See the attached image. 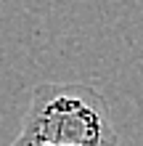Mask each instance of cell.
<instances>
[{"label": "cell", "mask_w": 143, "mask_h": 146, "mask_svg": "<svg viewBox=\"0 0 143 146\" xmlns=\"http://www.w3.org/2000/svg\"><path fill=\"white\" fill-rule=\"evenodd\" d=\"M11 146H19V143H11Z\"/></svg>", "instance_id": "7a4b0ae2"}, {"label": "cell", "mask_w": 143, "mask_h": 146, "mask_svg": "<svg viewBox=\"0 0 143 146\" xmlns=\"http://www.w3.org/2000/svg\"><path fill=\"white\" fill-rule=\"evenodd\" d=\"M19 146H117L119 135L109 104L96 88L80 82H43L16 135Z\"/></svg>", "instance_id": "6da1fadb"}]
</instances>
